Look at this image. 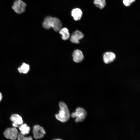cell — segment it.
<instances>
[{"mask_svg":"<svg viewBox=\"0 0 140 140\" xmlns=\"http://www.w3.org/2000/svg\"><path fill=\"white\" fill-rule=\"evenodd\" d=\"M62 25V23L59 19L50 16L46 17L43 23V26L45 29H49L52 27L57 32L61 29Z\"/></svg>","mask_w":140,"mask_h":140,"instance_id":"6da1fadb","label":"cell"},{"mask_svg":"<svg viewBox=\"0 0 140 140\" xmlns=\"http://www.w3.org/2000/svg\"><path fill=\"white\" fill-rule=\"evenodd\" d=\"M60 109L59 113L55 115L56 119L62 122H65L69 119L70 113L68 107L66 104L63 102L59 103Z\"/></svg>","mask_w":140,"mask_h":140,"instance_id":"7a4b0ae2","label":"cell"},{"mask_svg":"<svg viewBox=\"0 0 140 140\" xmlns=\"http://www.w3.org/2000/svg\"><path fill=\"white\" fill-rule=\"evenodd\" d=\"M87 115V112L84 109L78 107L75 112L72 113L71 116L73 118H75V121L78 123L83 121L86 118Z\"/></svg>","mask_w":140,"mask_h":140,"instance_id":"3957f363","label":"cell"},{"mask_svg":"<svg viewBox=\"0 0 140 140\" xmlns=\"http://www.w3.org/2000/svg\"><path fill=\"white\" fill-rule=\"evenodd\" d=\"M33 134L34 138L36 139L43 138L46 134L44 129L39 125H35L33 127Z\"/></svg>","mask_w":140,"mask_h":140,"instance_id":"277c9868","label":"cell"},{"mask_svg":"<svg viewBox=\"0 0 140 140\" xmlns=\"http://www.w3.org/2000/svg\"><path fill=\"white\" fill-rule=\"evenodd\" d=\"M26 4L21 0H17L14 2L12 8L17 13L20 14L25 10Z\"/></svg>","mask_w":140,"mask_h":140,"instance_id":"5b68a950","label":"cell"},{"mask_svg":"<svg viewBox=\"0 0 140 140\" xmlns=\"http://www.w3.org/2000/svg\"><path fill=\"white\" fill-rule=\"evenodd\" d=\"M3 134L5 138L11 140L16 139L18 134L17 130L14 127L7 128L4 131Z\"/></svg>","mask_w":140,"mask_h":140,"instance_id":"8992f818","label":"cell"},{"mask_svg":"<svg viewBox=\"0 0 140 140\" xmlns=\"http://www.w3.org/2000/svg\"><path fill=\"white\" fill-rule=\"evenodd\" d=\"M10 120L13 122L12 126L15 128L19 127L23 123L22 117L17 114H12L10 117Z\"/></svg>","mask_w":140,"mask_h":140,"instance_id":"52a82bcc","label":"cell"},{"mask_svg":"<svg viewBox=\"0 0 140 140\" xmlns=\"http://www.w3.org/2000/svg\"><path fill=\"white\" fill-rule=\"evenodd\" d=\"M84 35L82 32L76 30L71 35L70 40L71 42L75 44L79 43V40L83 38Z\"/></svg>","mask_w":140,"mask_h":140,"instance_id":"ba28073f","label":"cell"},{"mask_svg":"<svg viewBox=\"0 0 140 140\" xmlns=\"http://www.w3.org/2000/svg\"><path fill=\"white\" fill-rule=\"evenodd\" d=\"M73 60L76 63L82 62L84 58L83 53L81 50L76 49L74 51L72 54Z\"/></svg>","mask_w":140,"mask_h":140,"instance_id":"9c48e42d","label":"cell"},{"mask_svg":"<svg viewBox=\"0 0 140 140\" xmlns=\"http://www.w3.org/2000/svg\"><path fill=\"white\" fill-rule=\"evenodd\" d=\"M103 58L104 63L107 64L114 61L116 58V55L112 52H106L103 54Z\"/></svg>","mask_w":140,"mask_h":140,"instance_id":"30bf717a","label":"cell"},{"mask_svg":"<svg viewBox=\"0 0 140 140\" xmlns=\"http://www.w3.org/2000/svg\"><path fill=\"white\" fill-rule=\"evenodd\" d=\"M82 12L80 9L76 8L73 9L71 11V15L75 20H80L82 17Z\"/></svg>","mask_w":140,"mask_h":140,"instance_id":"8fae6325","label":"cell"},{"mask_svg":"<svg viewBox=\"0 0 140 140\" xmlns=\"http://www.w3.org/2000/svg\"><path fill=\"white\" fill-rule=\"evenodd\" d=\"M19 127L21 134L22 135H25L29 134L30 133V128L26 124L23 123Z\"/></svg>","mask_w":140,"mask_h":140,"instance_id":"7c38bea8","label":"cell"},{"mask_svg":"<svg viewBox=\"0 0 140 140\" xmlns=\"http://www.w3.org/2000/svg\"><path fill=\"white\" fill-rule=\"evenodd\" d=\"M60 34L62 35V38L64 40L68 39L69 37L70 34L68 29L65 27L61 28L59 31Z\"/></svg>","mask_w":140,"mask_h":140,"instance_id":"4fadbf2b","label":"cell"},{"mask_svg":"<svg viewBox=\"0 0 140 140\" xmlns=\"http://www.w3.org/2000/svg\"><path fill=\"white\" fill-rule=\"evenodd\" d=\"M30 70L29 66L24 63H23L22 65L18 68V72L20 73L26 74Z\"/></svg>","mask_w":140,"mask_h":140,"instance_id":"5bb4252c","label":"cell"},{"mask_svg":"<svg viewBox=\"0 0 140 140\" xmlns=\"http://www.w3.org/2000/svg\"><path fill=\"white\" fill-rule=\"evenodd\" d=\"M17 138V140H33L31 136L25 137L21 133L18 134Z\"/></svg>","mask_w":140,"mask_h":140,"instance_id":"9a60e30c","label":"cell"},{"mask_svg":"<svg viewBox=\"0 0 140 140\" xmlns=\"http://www.w3.org/2000/svg\"><path fill=\"white\" fill-rule=\"evenodd\" d=\"M94 4L96 6L101 9V0H94Z\"/></svg>","mask_w":140,"mask_h":140,"instance_id":"2e32d148","label":"cell"},{"mask_svg":"<svg viewBox=\"0 0 140 140\" xmlns=\"http://www.w3.org/2000/svg\"><path fill=\"white\" fill-rule=\"evenodd\" d=\"M123 3L125 6H130L131 4L128 0H123Z\"/></svg>","mask_w":140,"mask_h":140,"instance_id":"e0dca14e","label":"cell"},{"mask_svg":"<svg viewBox=\"0 0 140 140\" xmlns=\"http://www.w3.org/2000/svg\"><path fill=\"white\" fill-rule=\"evenodd\" d=\"M101 9L103 8L106 5L105 0H101Z\"/></svg>","mask_w":140,"mask_h":140,"instance_id":"ac0fdd59","label":"cell"},{"mask_svg":"<svg viewBox=\"0 0 140 140\" xmlns=\"http://www.w3.org/2000/svg\"><path fill=\"white\" fill-rule=\"evenodd\" d=\"M2 93L0 92V102L2 100Z\"/></svg>","mask_w":140,"mask_h":140,"instance_id":"d6986e66","label":"cell"},{"mask_svg":"<svg viewBox=\"0 0 140 140\" xmlns=\"http://www.w3.org/2000/svg\"><path fill=\"white\" fill-rule=\"evenodd\" d=\"M130 3L131 4L135 1V0H128Z\"/></svg>","mask_w":140,"mask_h":140,"instance_id":"ffe728a7","label":"cell"},{"mask_svg":"<svg viewBox=\"0 0 140 140\" xmlns=\"http://www.w3.org/2000/svg\"><path fill=\"white\" fill-rule=\"evenodd\" d=\"M53 140H63L60 138H56V139H53Z\"/></svg>","mask_w":140,"mask_h":140,"instance_id":"44dd1931","label":"cell"},{"mask_svg":"<svg viewBox=\"0 0 140 140\" xmlns=\"http://www.w3.org/2000/svg\"></svg>","mask_w":140,"mask_h":140,"instance_id":"7402d4cb","label":"cell"}]
</instances>
